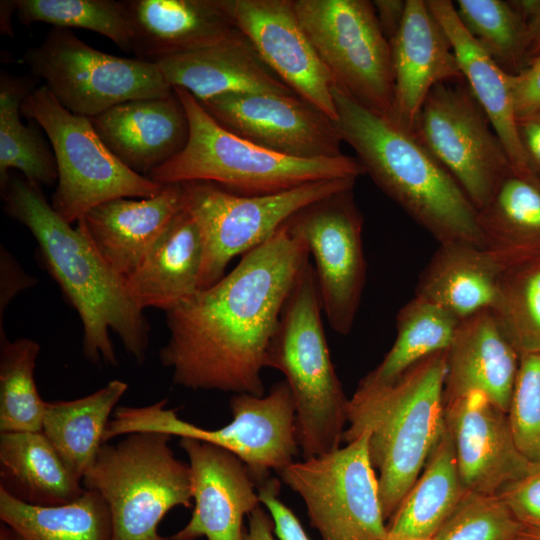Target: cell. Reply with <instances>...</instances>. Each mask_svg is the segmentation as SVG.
<instances>
[{
  "label": "cell",
  "mask_w": 540,
  "mask_h": 540,
  "mask_svg": "<svg viewBox=\"0 0 540 540\" xmlns=\"http://www.w3.org/2000/svg\"><path fill=\"white\" fill-rule=\"evenodd\" d=\"M33 89L29 80L7 72L0 76V187L19 170L25 179L39 186L58 180L56 159L39 131L20 119L21 103Z\"/></svg>",
  "instance_id": "e575fe53"
},
{
  "label": "cell",
  "mask_w": 540,
  "mask_h": 540,
  "mask_svg": "<svg viewBox=\"0 0 540 540\" xmlns=\"http://www.w3.org/2000/svg\"><path fill=\"white\" fill-rule=\"evenodd\" d=\"M459 473L469 492L495 495L521 477L530 461L518 449L507 412L472 391L445 403Z\"/></svg>",
  "instance_id": "d6986e66"
},
{
  "label": "cell",
  "mask_w": 540,
  "mask_h": 540,
  "mask_svg": "<svg viewBox=\"0 0 540 540\" xmlns=\"http://www.w3.org/2000/svg\"><path fill=\"white\" fill-rule=\"evenodd\" d=\"M525 527L498 495L467 491L430 540H521Z\"/></svg>",
  "instance_id": "ab89813d"
},
{
  "label": "cell",
  "mask_w": 540,
  "mask_h": 540,
  "mask_svg": "<svg viewBox=\"0 0 540 540\" xmlns=\"http://www.w3.org/2000/svg\"><path fill=\"white\" fill-rule=\"evenodd\" d=\"M466 492L458 469L453 438L445 424L423 472L390 518L388 535L431 539Z\"/></svg>",
  "instance_id": "4dcf8cb0"
},
{
  "label": "cell",
  "mask_w": 540,
  "mask_h": 540,
  "mask_svg": "<svg viewBox=\"0 0 540 540\" xmlns=\"http://www.w3.org/2000/svg\"><path fill=\"white\" fill-rule=\"evenodd\" d=\"M413 135L454 177L477 210L514 173L500 138L465 80L440 83L430 91Z\"/></svg>",
  "instance_id": "5bb4252c"
},
{
  "label": "cell",
  "mask_w": 540,
  "mask_h": 540,
  "mask_svg": "<svg viewBox=\"0 0 540 540\" xmlns=\"http://www.w3.org/2000/svg\"><path fill=\"white\" fill-rule=\"evenodd\" d=\"M171 435L133 432L115 444H102L82 477L85 489L98 491L112 518V540H169L158 533L174 507H192L189 464L169 446Z\"/></svg>",
  "instance_id": "52a82bcc"
},
{
  "label": "cell",
  "mask_w": 540,
  "mask_h": 540,
  "mask_svg": "<svg viewBox=\"0 0 540 540\" xmlns=\"http://www.w3.org/2000/svg\"><path fill=\"white\" fill-rule=\"evenodd\" d=\"M173 89L188 117L189 138L179 154L148 175L160 185L205 181L234 194L259 196L365 174L356 157L302 159L259 146L219 125L187 90Z\"/></svg>",
  "instance_id": "8992f818"
},
{
  "label": "cell",
  "mask_w": 540,
  "mask_h": 540,
  "mask_svg": "<svg viewBox=\"0 0 540 540\" xmlns=\"http://www.w3.org/2000/svg\"><path fill=\"white\" fill-rule=\"evenodd\" d=\"M0 519L26 540H112L108 504L96 490L58 506L22 502L0 488Z\"/></svg>",
  "instance_id": "d6a6232c"
},
{
  "label": "cell",
  "mask_w": 540,
  "mask_h": 540,
  "mask_svg": "<svg viewBox=\"0 0 540 540\" xmlns=\"http://www.w3.org/2000/svg\"><path fill=\"white\" fill-rule=\"evenodd\" d=\"M249 527L244 532V540H275L274 522L261 507L257 506L249 515Z\"/></svg>",
  "instance_id": "681fc988"
},
{
  "label": "cell",
  "mask_w": 540,
  "mask_h": 540,
  "mask_svg": "<svg viewBox=\"0 0 540 540\" xmlns=\"http://www.w3.org/2000/svg\"><path fill=\"white\" fill-rule=\"evenodd\" d=\"M477 222L483 247L506 269L540 259V183L509 175Z\"/></svg>",
  "instance_id": "f546056e"
},
{
  "label": "cell",
  "mask_w": 540,
  "mask_h": 540,
  "mask_svg": "<svg viewBox=\"0 0 540 540\" xmlns=\"http://www.w3.org/2000/svg\"><path fill=\"white\" fill-rule=\"evenodd\" d=\"M492 311L519 355L540 353V259L504 271Z\"/></svg>",
  "instance_id": "f35d334b"
},
{
  "label": "cell",
  "mask_w": 540,
  "mask_h": 540,
  "mask_svg": "<svg viewBox=\"0 0 540 540\" xmlns=\"http://www.w3.org/2000/svg\"><path fill=\"white\" fill-rule=\"evenodd\" d=\"M36 280L28 276L9 251L1 246L0 251V327L3 313L10 301L20 291L32 286Z\"/></svg>",
  "instance_id": "f6af8a7d"
},
{
  "label": "cell",
  "mask_w": 540,
  "mask_h": 540,
  "mask_svg": "<svg viewBox=\"0 0 540 540\" xmlns=\"http://www.w3.org/2000/svg\"><path fill=\"white\" fill-rule=\"evenodd\" d=\"M21 113L50 140L58 171L51 206L69 224L106 201L143 199L162 190L163 185L126 167L101 140L91 119L68 111L45 85L25 96Z\"/></svg>",
  "instance_id": "9c48e42d"
},
{
  "label": "cell",
  "mask_w": 540,
  "mask_h": 540,
  "mask_svg": "<svg viewBox=\"0 0 540 540\" xmlns=\"http://www.w3.org/2000/svg\"><path fill=\"white\" fill-rule=\"evenodd\" d=\"M202 263L201 234L185 208L125 281L127 292L142 310L166 312L200 291Z\"/></svg>",
  "instance_id": "4316f807"
},
{
  "label": "cell",
  "mask_w": 540,
  "mask_h": 540,
  "mask_svg": "<svg viewBox=\"0 0 540 540\" xmlns=\"http://www.w3.org/2000/svg\"><path fill=\"white\" fill-rule=\"evenodd\" d=\"M294 7L335 86L390 119L394 102L391 46L373 2L294 0Z\"/></svg>",
  "instance_id": "7c38bea8"
},
{
  "label": "cell",
  "mask_w": 540,
  "mask_h": 540,
  "mask_svg": "<svg viewBox=\"0 0 540 540\" xmlns=\"http://www.w3.org/2000/svg\"><path fill=\"white\" fill-rule=\"evenodd\" d=\"M155 63L172 87L187 90L199 101L228 93L296 95L240 31L213 46Z\"/></svg>",
  "instance_id": "484cf974"
},
{
  "label": "cell",
  "mask_w": 540,
  "mask_h": 540,
  "mask_svg": "<svg viewBox=\"0 0 540 540\" xmlns=\"http://www.w3.org/2000/svg\"><path fill=\"white\" fill-rule=\"evenodd\" d=\"M280 482L268 478L257 485L261 504L270 513L274 522V533L279 540H310L295 514L279 499Z\"/></svg>",
  "instance_id": "7bdbcfd3"
},
{
  "label": "cell",
  "mask_w": 540,
  "mask_h": 540,
  "mask_svg": "<svg viewBox=\"0 0 540 540\" xmlns=\"http://www.w3.org/2000/svg\"><path fill=\"white\" fill-rule=\"evenodd\" d=\"M127 388L115 379L78 399L46 402L42 432L81 481L104 444L109 418Z\"/></svg>",
  "instance_id": "1f68e13d"
},
{
  "label": "cell",
  "mask_w": 540,
  "mask_h": 540,
  "mask_svg": "<svg viewBox=\"0 0 540 540\" xmlns=\"http://www.w3.org/2000/svg\"><path fill=\"white\" fill-rule=\"evenodd\" d=\"M446 373V351L438 352L389 384L359 383L349 400V426L342 442L368 433L385 520L395 514L418 479L445 428Z\"/></svg>",
  "instance_id": "277c9868"
},
{
  "label": "cell",
  "mask_w": 540,
  "mask_h": 540,
  "mask_svg": "<svg viewBox=\"0 0 540 540\" xmlns=\"http://www.w3.org/2000/svg\"><path fill=\"white\" fill-rule=\"evenodd\" d=\"M460 321L442 307L414 296L396 315V338L390 350L359 383L389 384L419 361L447 351Z\"/></svg>",
  "instance_id": "836d02e7"
},
{
  "label": "cell",
  "mask_w": 540,
  "mask_h": 540,
  "mask_svg": "<svg viewBox=\"0 0 540 540\" xmlns=\"http://www.w3.org/2000/svg\"><path fill=\"white\" fill-rule=\"evenodd\" d=\"M24 25L46 23L57 28H80L99 33L124 51H131L132 27L125 1L15 0Z\"/></svg>",
  "instance_id": "8d00e7d4"
},
{
  "label": "cell",
  "mask_w": 540,
  "mask_h": 540,
  "mask_svg": "<svg viewBox=\"0 0 540 540\" xmlns=\"http://www.w3.org/2000/svg\"><path fill=\"white\" fill-rule=\"evenodd\" d=\"M309 256L285 223L229 274L166 311L169 337L159 356L173 382L263 396L267 347Z\"/></svg>",
  "instance_id": "6da1fadb"
},
{
  "label": "cell",
  "mask_w": 540,
  "mask_h": 540,
  "mask_svg": "<svg viewBox=\"0 0 540 540\" xmlns=\"http://www.w3.org/2000/svg\"><path fill=\"white\" fill-rule=\"evenodd\" d=\"M496 495L526 527L540 528V460L530 461L525 473Z\"/></svg>",
  "instance_id": "b9f144b4"
},
{
  "label": "cell",
  "mask_w": 540,
  "mask_h": 540,
  "mask_svg": "<svg viewBox=\"0 0 540 540\" xmlns=\"http://www.w3.org/2000/svg\"><path fill=\"white\" fill-rule=\"evenodd\" d=\"M507 414L520 452L540 460V353L520 354Z\"/></svg>",
  "instance_id": "60d3db41"
},
{
  "label": "cell",
  "mask_w": 540,
  "mask_h": 540,
  "mask_svg": "<svg viewBox=\"0 0 540 540\" xmlns=\"http://www.w3.org/2000/svg\"><path fill=\"white\" fill-rule=\"evenodd\" d=\"M517 122L530 170L533 173L536 169L540 173V111L520 118Z\"/></svg>",
  "instance_id": "7dc6e473"
},
{
  "label": "cell",
  "mask_w": 540,
  "mask_h": 540,
  "mask_svg": "<svg viewBox=\"0 0 540 540\" xmlns=\"http://www.w3.org/2000/svg\"><path fill=\"white\" fill-rule=\"evenodd\" d=\"M505 270L485 248L468 243L439 244L420 274L415 296L462 320L493 309Z\"/></svg>",
  "instance_id": "83f0119b"
},
{
  "label": "cell",
  "mask_w": 540,
  "mask_h": 540,
  "mask_svg": "<svg viewBox=\"0 0 540 540\" xmlns=\"http://www.w3.org/2000/svg\"><path fill=\"white\" fill-rule=\"evenodd\" d=\"M521 540H540V528L525 527Z\"/></svg>",
  "instance_id": "f5cc1de1"
},
{
  "label": "cell",
  "mask_w": 540,
  "mask_h": 540,
  "mask_svg": "<svg viewBox=\"0 0 540 540\" xmlns=\"http://www.w3.org/2000/svg\"><path fill=\"white\" fill-rule=\"evenodd\" d=\"M356 180L324 179L259 196L234 194L211 182L182 183L186 209L203 242L200 290L218 282L234 257L263 244L301 209L332 194L352 190Z\"/></svg>",
  "instance_id": "30bf717a"
},
{
  "label": "cell",
  "mask_w": 540,
  "mask_h": 540,
  "mask_svg": "<svg viewBox=\"0 0 540 540\" xmlns=\"http://www.w3.org/2000/svg\"><path fill=\"white\" fill-rule=\"evenodd\" d=\"M394 102L390 120L414 131L421 108L438 84L464 81L448 37L426 0H407L399 30L390 41Z\"/></svg>",
  "instance_id": "ffe728a7"
},
{
  "label": "cell",
  "mask_w": 540,
  "mask_h": 540,
  "mask_svg": "<svg viewBox=\"0 0 540 540\" xmlns=\"http://www.w3.org/2000/svg\"><path fill=\"white\" fill-rule=\"evenodd\" d=\"M449 39L464 80L500 138L515 175L536 181L519 132L512 76L480 46L461 22L450 0H426Z\"/></svg>",
  "instance_id": "d4e9b609"
},
{
  "label": "cell",
  "mask_w": 540,
  "mask_h": 540,
  "mask_svg": "<svg viewBox=\"0 0 540 540\" xmlns=\"http://www.w3.org/2000/svg\"><path fill=\"white\" fill-rule=\"evenodd\" d=\"M198 102L223 128L271 151L302 159L343 155L334 121L297 95L228 93Z\"/></svg>",
  "instance_id": "2e32d148"
},
{
  "label": "cell",
  "mask_w": 540,
  "mask_h": 540,
  "mask_svg": "<svg viewBox=\"0 0 540 540\" xmlns=\"http://www.w3.org/2000/svg\"><path fill=\"white\" fill-rule=\"evenodd\" d=\"M167 400L132 407L119 406L104 432L103 442L133 432H160L193 438L222 447L238 456L249 468L256 485L293 462L297 442L296 409L287 382L275 383L267 395L241 393L231 397L233 420L208 430L178 417L166 408Z\"/></svg>",
  "instance_id": "ba28073f"
},
{
  "label": "cell",
  "mask_w": 540,
  "mask_h": 540,
  "mask_svg": "<svg viewBox=\"0 0 540 540\" xmlns=\"http://www.w3.org/2000/svg\"><path fill=\"white\" fill-rule=\"evenodd\" d=\"M90 119L108 149L144 177L179 154L189 138L188 117L174 89L166 96L116 105Z\"/></svg>",
  "instance_id": "44dd1931"
},
{
  "label": "cell",
  "mask_w": 540,
  "mask_h": 540,
  "mask_svg": "<svg viewBox=\"0 0 540 540\" xmlns=\"http://www.w3.org/2000/svg\"><path fill=\"white\" fill-rule=\"evenodd\" d=\"M39 351L36 341H10L0 327V433L42 431L46 402L34 379Z\"/></svg>",
  "instance_id": "d590c367"
},
{
  "label": "cell",
  "mask_w": 540,
  "mask_h": 540,
  "mask_svg": "<svg viewBox=\"0 0 540 540\" xmlns=\"http://www.w3.org/2000/svg\"><path fill=\"white\" fill-rule=\"evenodd\" d=\"M457 14L474 39L508 74L517 75L524 54L525 20L501 0H458Z\"/></svg>",
  "instance_id": "74e56055"
},
{
  "label": "cell",
  "mask_w": 540,
  "mask_h": 540,
  "mask_svg": "<svg viewBox=\"0 0 540 540\" xmlns=\"http://www.w3.org/2000/svg\"><path fill=\"white\" fill-rule=\"evenodd\" d=\"M519 358L492 310L462 319L446 351L444 404L479 391L508 412Z\"/></svg>",
  "instance_id": "603a6c76"
},
{
  "label": "cell",
  "mask_w": 540,
  "mask_h": 540,
  "mask_svg": "<svg viewBox=\"0 0 540 540\" xmlns=\"http://www.w3.org/2000/svg\"><path fill=\"white\" fill-rule=\"evenodd\" d=\"M5 212L25 225L38 242L45 267L78 312L82 351L93 364L117 366L110 331L141 364L149 344L143 310L129 296L125 281L97 252L81 222L71 227L48 203L40 186L10 175L1 188Z\"/></svg>",
  "instance_id": "7a4b0ae2"
},
{
  "label": "cell",
  "mask_w": 540,
  "mask_h": 540,
  "mask_svg": "<svg viewBox=\"0 0 540 540\" xmlns=\"http://www.w3.org/2000/svg\"><path fill=\"white\" fill-rule=\"evenodd\" d=\"M352 190L320 199L286 222L307 245L323 312L341 335L349 334L354 325L366 282L363 216Z\"/></svg>",
  "instance_id": "9a60e30c"
},
{
  "label": "cell",
  "mask_w": 540,
  "mask_h": 540,
  "mask_svg": "<svg viewBox=\"0 0 540 540\" xmlns=\"http://www.w3.org/2000/svg\"><path fill=\"white\" fill-rule=\"evenodd\" d=\"M405 2L401 0L373 1L378 21L389 42L399 30L404 14Z\"/></svg>",
  "instance_id": "c3c4849f"
},
{
  "label": "cell",
  "mask_w": 540,
  "mask_h": 540,
  "mask_svg": "<svg viewBox=\"0 0 540 540\" xmlns=\"http://www.w3.org/2000/svg\"><path fill=\"white\" fill-rule=\"evenodd\" d=\"M16 13L15 0H1L0 2V30L1 33L13 37L12 14Z\"/></svg>",
  "instance_id": "f907efd6"
},
{
  "label": "cell",
  "mask_w": 540,
  "mask_h": 540,
  "mask_svg": "<svg viewBox=\"0 0 540 540\" xmlns=\"http://www.w3.org/2000/svg\"><path fill=\"white\" fill-rule=\"evenodd\" d=\"M516 3L514 5L525 20L523 58L530 59V63L540 55V1H520Z\"/></svg>",
  "instance_id": "bcb514c9"
},
{
  "label": "cell",
  "mask_w": 540,
  "mask_h": 540,
  "mask_svg": "<svg viewBox=\"0 0 540 540\" xmlns=\"http://www.w3.org/2000/svg\"><path fill=\"white\" fill-rule=\"evenodd\" d=\"M0 488L36 506H58L85 491L42 432L0 433Z\"/></svg>",
  "instance_id": "f1b7e54d"
},
{
  "label": "cell",
  "mask_w": 540,
  "mask_h": 540,
  "mask_svg": "<svg viewBox=\"0 0 540 540\" xmlns=\"http://www.w3.org/2000/svg\"><path fill=\"white\" fill-rule=\"evenodd\" d=\"M313 265L299 273L269 341L265 367L282 372L296 409L303 459L336 450L342 442L349 400L331 360Z\"/></svg>",
  "instance_id": "5b68a950"
},
{
  "label": "cell",
  "mask_w": 540,
  "mask_h": 540,
  "mask_svg": "<svg viewBox=\"0 0 540 540\" xmlns=\"http://www.w3.org/2000/svg\"><path fill=\"white\" fill-rule=\"evenodd\" d=\"M368 433L326 454L292 462L281 480L304 501L322 540H385L378 477Z\"/></svg>",
  "instance_id": "4fadbf2b"
},
{
  "label": "cell",
  "mask_w": 540,
  "mask_h": 540,
  "mask_svg": "<svg viewBox=\"0 0 540 540\" xmlns=\"http://www.w3.org/2000/svg\"><path fill=\"white\" fill-rule=\"evenodd\" d=\"M385 540H430V539H422V538L408 537V536H392V535H388Z\"/></svg>",
  "instance_id": "db71d44e"
},
{
  "label": "cell",
  "mask_w": 540,
  "mask_h": 540,
  "mask_svg": "<svg viewBox=\"0 0 540 540\" xmlns=\"http://www.w3.org/2000/svg\"><path fill=\"white\" fill-rule=\"evenodd\" d=\"M342 141L372 181L439 244L483 247L478 210L454 177L422 144L389 118L333 87Z\"/></svg>",
  "instance_id": "3957f363"
},
{
  "label": "cell",
  "mask_w": 540,
  "mask_h": 540,
  "mask_svg": "<svg viewBox=\"0 0 540 540\" xmlns=\"http://www.w3.org/2000/svg\"><path fill=\"white\" fill-rule=\"evenodd\" d=\"M24 62L68 111L93 118L137 99L173 92L155 62L111 55L90 47L71 29L52 28Z\"/></svg>",
  "instance_id": "8fae6325"
},
{
  "label": "cell",
  "mask_w": 540,
  "mask_h": 540,
  "mask_svg": "<svg viewBox=\"0 0 540 540\" xmlns=\"http://www.w3.org/2000/svg\"><path fill=\"white\" fill-rule=\"evenodd\" d=\"M189 458L194 509L169 540H244L242 522L261 504L247 465L232 452L193 438H179Z\"/></svg>",
  "instance_id": "ac0fdd59"
},
{
  "label": "cell",
  "mask_w": 540,
  "mask_h": 540,
  "mask_svg": "<svg viewBox=\"0 0 540 540\" xmlns=\"http://www.w3.org/2000/svg\"><path fill=\"white\" fill-rule=\"evenodd\" d=\"M0 540H26L20 533L8 524L1 522Z\"/></svg>",
  "instance_id": "816d5d0a"
},
{
  "label": "cell",
  "mask_w": 540,
  "mask_h": 540,
  "mask_svg": "<svg viewBox=\"0 0 540 540\" xmlns=\"http://www.w3.org/2000/svg\"><path fill=\"white\" fill-rule=\"evenodd\" d=\"M517 120L540 111V55L512 76Z\"/></svg>",
  "instance_id": "ee69618b"
},
{
  "label": "cell",
  "mask_w": 540,
  "mask_h": 540,
  "mask_svg": "<svg viewBox=\"0 0 540 540\" xmlns=\"http://www.w3.org/2000/svg\"><path fill=\"white\" fill-rule=\"evenodd\" d=\"M262 61L298 97L333 121L335 82L303 29L292 0H219Z\"/></svg>",
  "instance_id": "e0dca14e"
},
{
  "label": "cell",
  "mask_w": 540,
  "mask_h": 540,
  "mask_svg": "<svg viewBox=\"0 0 540 540\" xmlns=\"http://www.w3.org/2000/svg\"><path fill=\"white\" fill-rule=\"evenodd\" d=\"M131 52L157 62L213 46L239 30L219 0H125Z\"/></svg>",
  "instance_id": "cb8c5ba5"
},
{
  "label": "cell",
  "mask_w": 540,
  "mask_h": 540,
  "mask_svg": "<svg viewBox=\"0 0 540 540\" xmlns=\"http://www.w3.org/2000/svg\"><path fill=\"white\" fill-rule=\"evenodd\" d=\"M185 208L183 185L174 183L163 185L157 195L138 201H106L78 221L103 260L126 281Z\"/></svg>",
  "instance_id": "7402d4cb"
}]
</instances>
